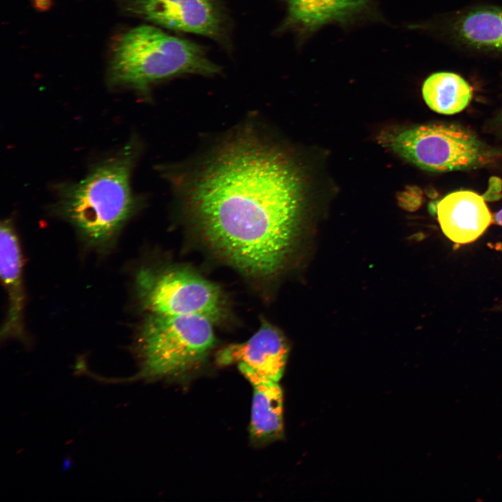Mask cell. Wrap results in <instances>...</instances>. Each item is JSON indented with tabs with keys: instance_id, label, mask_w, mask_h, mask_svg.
<instances>
[{
	"instance_id": "1",
	"label": "cell",
	"mask_w": 502,
	"mask_h": 502,
	"mask_svg": "<svg viewBox=\"0 0 502 502\" xmlns=\"http://www.w3.org/2000/svg\"><path fill=\"white\" fill-rule=\"evenodd\" d=\"M176 184L190 220L230 265L266 279L287 264L302 226L305 179L257 128L235 130Z\"/></svg>"
},
{
	"instance_id": "2",
	"label": "cell",
	"mask_w": 502,
	"mask_h": 502,
	"mask_svg": "<svg viewBox=\"0 0 502 502\" xmlns=\"http://www.w3.org/2000/svg\"><path fill=\"white\" fill-rule=\"evenodd\" d=\"M132 139L80 181L61 187L57 211L91 247L112 245L137 206L130 177L139 153Z\"/></svg>"
},
{
	"instance_id": "3",
	"label": "cell",
	"mask_w": 502,
	"mask_h": 502,
	"mask_svg": "<svg viewBox=\"0 0 502 502\" xmlns=\"http://www.w3.org/2000/svg\"><path fill=\"white\" fill-rule=\"evenodd\" d=\"M220 67L198 44L141 25L121 35L113 47L109 80L145 94L157 82L194 74L211 76Z\"/></svg>"
},
{
	"instance_id": "4",
	"label": "cell",
	"mask_w": 502,
	"mask_h": 502,
	"mask_svg": "<svg viewBox=\"0 0 502 502\" xmlns=\"http://www.w3.org/2000/svg\"><path fill=\"white\" fill-rule=\"evenodd\" d=\"M213 322L195 314H149L136 345L139 371L116 382L183 376L199 366L215 342Z\"/></svg>"
},
{
	"instance_id": "5",
	"label": "cell",
	"mask_w": 502,
	"mask_h": 502,
	"mask_svg": "<svg viewBox=\"0 0 502 502\" xmlns=\"http://www.w3.org/2000/svg\"><path fill=\"white\" fill-rule=\"evenodd\" d=\"M379 139L397 155L428 172L476 169L493 157L474 133L455 124L416 126L381 133Z\"/></svg>"
},
{
	"instance_id": "6",
	"label": "cell",
	"mask_w": 502,
	"mask_h": 502,
	"mask_svg": "<svg viewBox=\"0 0 502 502\" xmlns=\"http://www.w3.org/2000/svg\"><path fill=\"white\" fill-rule=\"evenodd\" d=\"M137 290L149 314H195L213 323L227 314L219 287L188 269L144 271L137 277Z\"/></svg>"
},
{
	"instance_id": "7",
	"label": "cell",
	"mask_w": 502,
	"mask_h": 502,
	"mask_svg": "<svg viewBox=\"0 0 502 502\" xmlns=\"http://www.w3.org/2000/svg\"><path fill=\"white\" fill-rule=\"evenodd\" d=\"M128 10L172 30L227 40V20L218 0H130Z\"/></svg>"
},
{
	"instance_id": "8",
	"label": "cell",
	"mask_w": 502,
	"mask_h": 502,
	"mask_svg": "<svg viewBox=\"0 0 502 502\" xmlns=\"http://www.w3.org/2000/svg\"><path fill=\"white\" fill-rule=\"evenodd\" d=\"M289 347L280 331L267 322L247 341L229 344L218 351L219 365L243 364L275 381L282 376Z\"/></svg>"
},
{
	"instance_id": "9",
	"label": "cell",
	"mask_w": 502,
	"mask_h": 502,
	"mask_svg": "<svg viewBox=\"0 0 502 502\" xmlns=\"http://www.w3.org/2000/svg\"><path fill=\"white\" fill-rule=\"evenodd\" d=\"M436 215L443 234L457 244L478 239L492 220L484 197L470 190L445 196L436 204Z\"/></svg>"
},
{
	"instance_id": "10",
	"label": "cell",
	"mask_w": 502,
	"mask_h": 502,
	"mask_svg": "<svg viewBox=\"0 0 502 502\" xmlns=\"http://www.w3.org/2000/svg\"><path fill=\"white\" fill-rule=\"evenodd\" d=\"M0 248L1 277L8 296V310L1 336L18 337L23 335V257L17 235L8 220L1 222Z\"/></svg>"
},
{
	"instance_id": "11",
	"label": "cell",
	"mask_w": 502,
	"mask_h": 502,
	"mask_svg": "<svg viewBox=\"0 0 502 502\" xmlns=\"http://www.w3.org/2000/svg\"><path fill=\"white\" fill-rule=\"evenodd\" d=\"M238 367L253 390L250 427L252 441L259 446L280 439L283 434V397L278 382L243 364H238Z\"/></svg>"
},
{
	"instance_id": "12",
	"label": "cell",
	"mask_w": 502,
	"mask_h": 502,
	"mask_svg": "<svg viewBox=\"0 0 502 502\" xmlns=\"http://www.w3.org/2000/svg\"><path fill=\"white\" fill-rule=\"evenodd\" d=\"M287 24L305 32L330 22H346L366 10L370 0H284Z\"/></svg>"
},
{
	"instance_id": "13",
	"label": "cell",
	"mask_w": 502,
	"mask_h": 502,
	"mask_svg": "<svg viewBox=\"0 0 502 502\" xmlns=\"http://www.w3.org/2000/svg\"><path fill=\"white\" fill-rule=\"evenodd\" d=\"M454 31L462 43L478 49L502 51V8L480 7L459 17Z\"/></svg>"
},
{
	"instance_id": "14",
	"label": "cell",
	"mask_w": 502,
	"mask_h": 502,
	"mask_svg": "<svg viewBox=\"0 0 502 502\" xmlns=\"http://www.w3.org/2000/svg\"><path fill=\"white\" fill-rule=\"evenodd\" d=\"M422 94L432 110L450 115L462 112L468 106L472 98V89L456 73L437 72L425 80Z\"/></svg>"
},
{
	"instance_id": "15",
	"label": "cell",
	"mask_w": 502,
	"mask_h": 502,
	"mask_svg": "<svg viewBox=\"0 0 502 502\" xmlns=\"http://www.w3.org/2000/svg\"><path fill=\"white\" fill-rule=\"evenodd\" d=\"M493 218L496 223L502 226V208L494 215Z\"/></svg>"
}]
</instances>
